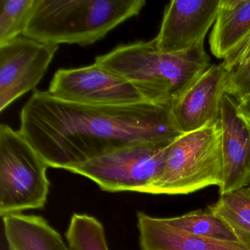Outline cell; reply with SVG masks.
Returning a JSON list of instances; mask_svg holds the SVG:
<instances>
[{
	"instance_id": "obj_1",
	"label": "cell",
	"mask_w": 250,
	"mask_h": 250,
	"mask_svg": "<svg viewBox=\"0 0 250 250\" xmlns=\"http://www.w3.org/2000/svg\"><path fill=\"white\" fill-rule=\"evenodd\" d=\"M20 123V132L48 166L68 171L112 150L169 144L184 134L170 105L80 104L42 90L33 92L26 102Z\"/></svg>"
},
{
	"instance_id": "obj_2",
	"label": "cell",
	"mask_w": 250,
	"mask_h": 250,
	"mask_svg": "<svg viewBox=\"0 0 250 250\" xmlns=\"http://www.w3.org/2000/svg\"><path fill=\"white\" fill-rule=\"evenodd\" d=\"M95 62L129 82L147 103L159 105H170L210 66L204 42L165 53L155 39L117 46Z\"/></svg>"
},
{
	"instance_id": "obj_3",
	"label": "cell",
	"mask_w": 250,
	"mask_h": 250,
	"mask_svg": "<svg viewBox=\"0 0 250 250\" xmlns=\"http://www.w3.org/2000/svg\"><path fill=\"white\" fill-rule=\"evenodd\" d=\"M146 5L145 0H38L23 36L53 46H90Z\"/></svg>"
},
{
	"instance_id": "obj_4",
	"label": "cell",
	"mask_w": 250,
	"mask_h": 250,
	"mask_svg": "<svg viewBox=\"0 0 250 250\" xmlns=\"http://www.w3.org/2000/svg\"><path fill=\"white\" fill-rule=\"evenodd\" d=\"M219 121L187 133L169 146L160 178L147 190L153 194H188L223 181Z\"/></svg>"
},
{
	"instance_id": "obj_5",
	"label": "cell",
	"mask_w": 250,
	"mask_h": 250,
	"mask_svg": "<svg viewBox=\"0 0 250 250\" xmlns=\"http://www.w3.org/2000/svg\"><path fill=\"white\" fill-rule=\"evenodd\" d=\"M49 167L20 131L0 125V216L44 207Z\"/></svg>"
},
{
	"instance_id": "obj_6",
	"label": "cell",
	"mask_w": 250,
	"mask_h": 250,
	"mask_svg": "<svg viewBox=\"0 0 250 250\" xmlns=\"http://www.w3.org/2000/svg\"><path fill=\"white\" fill-rule=\"evenodd\" d=\"M169 144H145L112 150L90 159L69 172L83 175L109 192L147 193L166 164Z\"/></svg>"
},
{
	"instance_id": "obj_7",
	"label": "cell",
	"mask_w": 250,
	"mask_h": 250,
	"mask_svg": "<svg viewBox=\"0 0 250 250\" xmlns=\"http://www.w3.org/2000/svg\"><path fill=\"white\" fill-rule=\"evenodd\" d=\"M49 94L64 102L96 106H119L146 102L138 90L99 64L57 71Z\"/></svg>"
},
{
	"instance_id": "obj_8",
	"label": "cell",
	"mask_w": 250,
	"mask_h": 250,
	"mask_svg": "<svg viewBox=\"0 0 250 250\" xmlns=\"http://www.w3.org/2000/svg\"><path fill=\"white\" fill-rule=\"evenodd\" d=\"M58 49L24 36L0 46L1 113L38 85Z\"/></svg>"
},
{
	"instance_id": "obj_9",
	"label": "cell",
	"mask_w": 250,
	"mask_h": 250,
	"mask_svg": "<svg viewBox=\"0 0 250 250\" xmlns=\"http://www.w3.org/2000/svg\"><path fill=\"white\" fill-rule=\"evenodd\" d=\"M221 0H173L165 7L158 49L165 53L188 50L204 42L216 21Z\"/></svg>"
},
{
	"instance_id": "obj_10",
	"label": "cell",
	"mask_w": 250,
	"mask_h": 250,
	"mask_svg": "<svg viewBox=\"0 0 250 250\" xmlns=\"http://www.w3.org/2000/svg\"><path fill=\"white\" fill-rule=\"evenodd\" d=\"M228 76L222 62L210 65L171 104L172 118L182 134L197 131L219 121Z\"/></svg>"
},
{
	"instance_id": "obj_11",
	"label": "cell",
	"mask_w": 250,
	"mask_h": 250,
	"mask_svg": "<svg viewBox=\"0 0 250 250\" xmlns=\"http://www.w3.org/2000/svg\"><path fill=\"white\" fill-rule=\"evenodd\" d=\"M223 181L219 194L250 185V127L240 115L238 102L225 93L219 116Z\"/></svg>"
},
{
	"instance_id": "obj_12",
	"label": "cell",
	"mask_w": 250,
	"mask_h": 250,
	"mask_svg": "<svg viewBox=\"0 0 250 250\" xmlns=\"http://www.w3.org/2000/svg\"><path fill=\"white\" fill-rule=\"evenodd\" d=\"M139 242L141 250H250L238 241L199 236L178 229L165 218L137 213Z\"/></svg>"
},
{
	"instance_id": "obj_13",
	"label": "cell",
	"mask_w": 250,
	"mask_h": 250,
	"mask_svg": "<svg viewBox=\"0 0 250 250\" xmlns=\"http://www.w3.org/2000/svg\"><path fill=\"white\" fill-rule=\"evenodd\" d=\"M10 250H70L49 222L40 216L22 213L3 217Z\"/></svg>"
},
{
	"instance_id": "obj_14",
	"label": "cell",
	"mask_w": 250,
	"mask_h": 250,
	"mask_svg": "<svg viewBox=\"0 0 250 250\" xmlns=\"http://www.w3.org/2000/svg\"><path fill=\"white\" fill-rule=\"evenodd\" d=\"M250 33V0H221L209 43L211 53L225 59Z\"/></svg>"
},
{
	"instance_id": "obj_15",
	"label": "cell",
	"mask_w": 250,
	"mask_h": 250,
	"mask_svg": "<svg viewBox=\"0 0 250 250\" xmlns=\"http://www.w3.org/2000/svg\"><path fill=\"white\" fill-rule=\"evenodd\" d=\"M207 210L232 230L238 241L250 248V185L219 196Z\"/></svg>"
},
{
	"instance_id": "obj_16",
	"label": "cell",
	"mask_w": 250,
	"mask_h": 250,
	"mask_svg": "<svg viewBox=\"0 0 250 250\" xmlns=\"http://www.w3.org/2000/svg\"><path fill=\"white\" fill-rule=\"evenodd\" d=\"M165 220L169 225L192 235L238 241L232 230L207 209L194 210L175 217L165 218Z\"/></svg>"
},
{
	"instance_id": "obj_17",
	"label": "cell",
	"mask_w": 250,
	"mask_h": 250,
	"mask_svg": "<svg viewBox=\"0 0 250 250\" xmlns=\"http://www.w3.org/2000/svg\"><path fill=\"white\" fill-rule=\"evenodd\" d=\"M65 238L70 250H109L102 222L87 214H73Z\"/></svg>"
},
{
	"instance_id": "obj_18",
	"label": "cell",
	"mask_w": 250,
	"mask_h": 250,
	"mask_svg": "<svg viewBox=\"0 0 250 250\" xmlns=\"http://www.w3.org/2000/svg\"><path fill=\"white\" fill-rule=\"evenodd\" d=\"M38 0H0V46L23 36Z\"/></svg>"
},
{
	"instance_id": "obj_19",
	"label": "cell",
	"mask_w": 250,
	"mask_h": 250,
	"mask_svg": "<svg viewBox=\"0 0 250 250\" xmlns=\"http://www.w3.org/2000/svg\"><path fill=\"white\" fill-rule=\"evenodd\" d=\"M226 93L238 102L250 96V61L228 72Z\"/></svg>"
},
{
	"instance_id": "obj_20",
	"label": "cell",
	"mask_w": 250,
	"mask_h": 250,
	"mask_svg": "<svg viewBox=\"0 0 250 250\" xmlns=\"http://www.w3.org/2000/svg\"><path fill=\"white\" fill-rule=\"evenodd\" d=\"M250 61V33L234 50L225 58L222 63L227 71L242 66Z\"/></svg>"
},
{
	"instance_id": "obj_21",
	"label": "cell",
	"mask_w": 250,
	"mask_h": 250,
	"mask_svg": "<svg viewBox=\"0 0 250 250\" xmlns=\"http://www.w3.org/2000/svg\"><path fill=\"white\" fill-rule=\"evenodd\" d=\"M238 109L240 115L250 127V96L238 102Z\"/></svg>"
}]
</instances>
